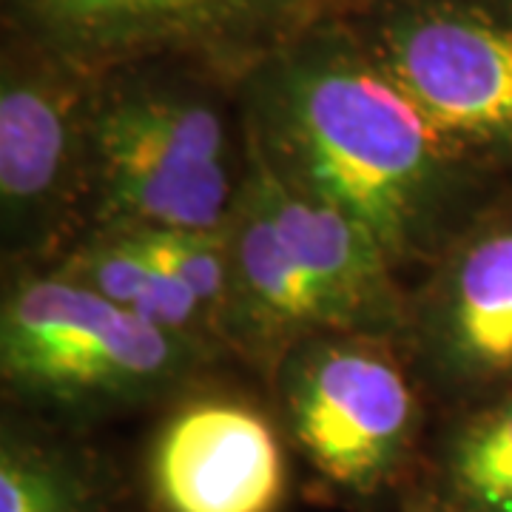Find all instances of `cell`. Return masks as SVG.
<instances>
[{"label": "cell", "mask_w": 512, "mask_h": 512, "mask_svg": "<svg viewBox=\"0 0 512 512\" xmlns=\"http://www.w3.org/2000/svg\"><path fill=\"white\" fill-rule=\"evenodd\" d=\"M293 436L322 476L367 493L393 473L416 424V396L376 336H311L288 350Z\"/></svg>", "instance_id": "52a82bcc"}, {"label": "cell", "mask_w": 512, "mask_h": 512, "mask_svg": "<svg viewBox=\"0 0 512 512\" xmlns=\"http://www.w3.org/2000/svg\"><path fill=\"white\" fill-rule=\"evenodd\" d=\"M148 478L163 512H276L288 490L271 421L231 399L191 402L165 421Z\"/></svg>", "instance_id": "ba28073f"}, {"label": "cell", "mask_w": 512, "mask_h": 512, "mask_svg": "<svg viewBox=\"0 0 512 512\" xmlns=\"http://www.w3.org/2000/svg\"><path fill=\"white\" fill-rule=\"evenodd\" d=\"M225 239L231 256L225 336H234L251 350L285 348L288 353L322 330L333 333L328 311L288 251L248 160H242V180L225 222Z\"/></svg>", "instance_id": "8fae6325"}, {"label": "cell", "mask_w": 512, "mask_h": 512, "mask_svg": "<svg viewBox=\"0 0 512 512\" xmlns=\"http://www.w3.org/2000/svg\"><path fill=\"white\" fill-rule=\"evenodd\" d=\"M225 83L237 80L191 60H143L97 74L89 123L94 228H225L242 180Z\"/></svg>", "instance_id": "7a4b0ae2"}, {"label": "cell", "mask_w": 512, "mask_h": 512, "mask_svg": "<svg viewBox=\"0 0 512 512\" xmlns=\"http://www.w3.org/2000/svg\"><path fill=\"white\" fill-rule=\"evenodd\" d=\"M137 239L148 254L202 305L217 333H225L231 311V256L225 228L180 231V228H120Z\"/></svg>", "instance_id": "5bb4252c"}, {"label": "cell", "mask_w": 512, "mask_h": 512, "mask_svg": "<svg viewBox=\"0 0 512 512\" xmlns=\"http://www.w3.org/2000/svg\"><path fill=\"white\" fill-rule=\"evenodd\" d=\"M208 342L165 330L63 271L18 279L0 311L3 382L52 404H106L180 382Z\"/></svg>", "instance_id": "277c9868"}, {"label": "cell", "mask_w": 512, "mask_h": 512, "mask_svg": "<svg viewBox=\"0 0 512 512\" xmlns=\"http://www.w3.org/2000/svg\"><path fill=\"white\" fill-rule=\"evenodd\" d=\"M97 74L3 23L0 217L15 254L60 242L89 202V123Z\"/></svg>", "instance_id": "8992f818"}, {"label": "cell", "mask_w": 512, "mask_h": 512, "mask_svg": "<svg viewBox=\"0 0 512 512\" xmlns=\"http://www.w3.org/2000/svg\"><path fill=\"white\" fill-rule=\"evenodd\" d=\"M447 470L476 512H512V396L458 433Z\"/></svg>", "instance_id": "4fadbf2b"}, {"label": "cell", "mask_w": 512, "mask_h": 512, "mask_svg": "<svg viewBox=\"0 0 512 512\" xmlns=\"http://www.w3.org/2000/svg\"><path fill=\"white\" fill-rule=\"evenodd\" d=\"M245 160L259 177L279 234L311 279L333 333L382 336L407 319L396 265L379 239L342 208L282 180L245 134Z\"/></svg>", "instance_id": "9c48e42d"}, {"label": "cell", "mask_w": 512, "mask_h": 512, "mask_svg": "<svg viewBox=\"0 0 512 512\" xmlns=\"http://www.w3.org/2000/svg\"><path fill=\"white\" fill-rule=\"evenodd\" d=\"M330 15L467 168L512 163V0H348Z\"/></svg>", "instance_id": "3957f363"}, {"label": "cell", "mask_w": 512, "mask_h": 512, "mask_svg": "<svg viewBox=\"0 0 512 512\" xmlns=\"http://www.w3.org/2000/svg\"><path fill=\"white\" fill-rule=\"evenodd\" d=\"M0 512H89V493L63 458L20 441H3Z\"/></svg>", "instance_id": "9a60e30c"}, {"label": "cell", "mask_w": 512, "mask_h": 512, "mask_svg": "<svg viewBox=\"0 0 512 512\" xmlns=\"http://www.w3.org/2000/svg\"><path fill=\"white\" fill-rule=\"evenodd\" d=\"M342 3H348V0H336V3H333V9H330V12H336V9H339V6H342Z\"/></svg>", "instance_id": "e0dca14e"}, {"label": "cell", "mask_w": 512, "mask_h": 512, "mask_svg": "<svg viewBox=\"0 0 512 512\" xmlns=\"http://www.w3.org/2000/svg\"><path fill=\"white\" fill-rule=\"evenodd\" d=\"M57 271L74 276L109 302L165 330L208 342L214 325L202 305L146 248L120 228H92Z\"/></svg>", "instance_id": "7c38bea8"}, {"label": "cell", "mask_w": 512, "mask_h": 512, "mask_svg": "<svg viewBox=\"0 0 512 512\" xmlns=\"http://www.w3.org/2000/svg\"><path fill=\"white\" fill-rule=\"evenodd\" d=\"M336 0H3V23L103 74L143 60H191L239 80Z\"/></svg>", "instance_id": "5b68a950"}, {"label": "cell", "mask_w": 512, "mask_h": 512, "mask_svg": "<svg viewBox=\"0 0 512 512\" xmlns=\"http://www.w3.org/2000/svg\"><path fill=\"white\" fill-rule=\"evenodd\" d=\"M430 365L453 384L512 373V211L464 231L441 259L419 311Z\"/></svg>", "instance_id": "30bf717a"}, {"label": "cell", "mask_w": 512, "mask_h": 512, "mask_svg": "<svg viewBox=\"0 0 512 512\" xmlns=\"http://www.w3.org/2000/svg\"><path fill=\"white\" fill-rule=\"evenodd\" d=\"M237 89L245 134L282 180L362 222L396 268L439 251L467 165L336 15L276 46Z\"/></svg>", "instance_id": "6da1fadb"}, {"label": "cell", "mask_w": 512, "mask_h": 512, "mask_svg": "<svg viewBox=\"0 0 512 512\" xmlns=\"http://www.w3.org/2000/svg\"><path fill=\"white\" fill-rule=\"evenodd\" d=\"M413 512H467V510H456V507H441V504H421ZM476 512V510H473Z\"/></svg>", "instance_id": "2e32d148"}]
</instances>
